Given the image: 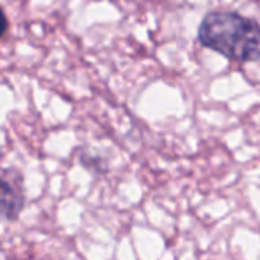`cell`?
I'll list each match as a JSON object with an SVG mask.
<instances>
[{"label": "cell", "mask_w": 260, "mask_h": 260, "mask_svg": "<svg viewBox=\"0 0 260 260\" xmlns=\"http://www.w3.org/2000/svg\"><path fill=\"white\" fill-rule=\"evenodd\" d=\"M198 41L235 62L260 59V23L237 11H210L198 27Z\"/></svg>", "instance_id": "6da1fadb"}, {"label": "cell", "mask_w": 260, "mask_h": 260, "mask_svg": "<svg viewBox=\"0 0 260 260\" xmlns=\"http://www.w3.org/2000/svg\"><path fill=\"white\" fill-rule=\"evenodd\" d=\"M25 203L22 177L16 170H4L2 173V214L8 221H15L20 216Z\"/></svg>", "instance_id": "7a4b0ae2"}]
</instances>
